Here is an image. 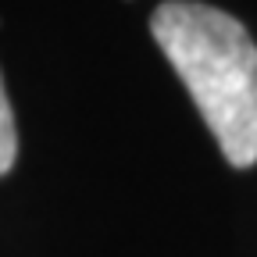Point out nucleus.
Here are the masks:
<instances>
[{"mask_svg":"<svg viewBox=\"0 0 257 257\" xmlns=\"http://www.w3.org/2000/svg\"><path fill=\"white\" fill-rule=\"evenodd\" d=\"M150 32L189 89L232 168L257 165V47L218 8L168 0L150 15Z\"/></svg>","mask_w":257,"mask_h":257,"instance_id":"1","label":"nucleus"},{"mask_svg":"<svg viewBox=\"0 0 257 257\" xmlns=\"http://www.w3.org/2000/svg\"><path fill=\"white\" fill-rule=\"evenodd\" d=\"M15 157H18V133H15V114H11L4 79H0V175L15 168Z\"/></svg>","mask_w":257,"mask_h":257,"instance_id":"2","label":"nucleus"}]
</instances>
